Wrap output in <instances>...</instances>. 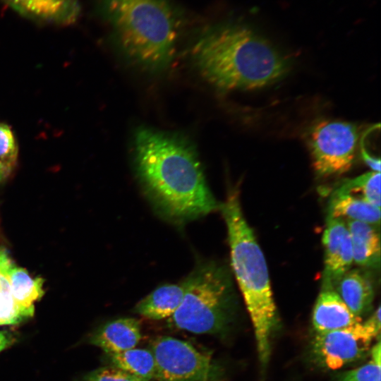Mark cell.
<instances>
[{
  "mask_svg": "<svg viewBox=\"0 0 381 381\" xmlns=\"http://www.w3.org/2000/svg\"><path fill=\"white\" fill-rule=\"evenodd\" d=\"M327 212V217H346L347 220L359 221L375 226H380V208L349 194L333 192Z\"/></svg>",
  "mask_w": 381,
  "mask_h": 381,
  "instance_id": "16",
  "label": "cell"
},
{
  "mask_svg": "<svg viewBox=\"0 0 381 381\" xmlns=\"http://www.w3.org/2000/svg\"><path fill=\"white\" fill-rule=\"evenodd\" d=\"M192 56L202 75L223 90H253L283 79L290 60L251 28L236 23L212 25L199 36Z\"/></svg>",
  "mask_w": 381,
  "mask_h": 381,
  "instance_id": "2",
  "label": "cell"
},
{
  "mask_svg": "<svg viewBox=\"0 0 381 381\" xmlns=\"http://www.w3.org/2000/svg\"><path fill=\"white\" fill-rule=\"evenodd\" d=\"M158 381H209L217 369L209 355L190 344L171 337H159L151 344Z\"/></svg>",
  "mask_w": 381,
  "mask_h": 381,
  "instance_id": "7",
  "label": "cell"
},
{
  "mask_svg": "<svg viewBox=\"0 0 381 381\" xmlns=\"http://www.w3.org/2000/svg\"><path fill=\"white\" fill-rule=\"evenodd\" d=\"M110 366L145 381L155 379V361L151 350L133 348L117 353H106Z\"/></svg>",
  "mask_w": 381,
  "mask_h": 381,
  "instance_id": "18",
  "label": "cell"
},
{
  "mask_svg": "<svg viewBox=\"0 0 381 381\" xmlns=\"http://www.w3.org/2000/svg\"><path fill=\"white\" fill-rule=\"evenodd\" d=\"M96 4L130 59L153 70L171 61L181 17L169 0H96Z\"/></svg>",
  "mask_w": 381,
  "mask_h": 381,
  "instance_id": "4",
  "label": "cell"
},
{
  "mask_svg": "<svg viewBox=\"0 0 381 381\" xmlns=\"http://www.w3.org/2000/svg\"><path fill=\"white\" fill-rule=\"evenodd\" d=\"M380 307L379 306L375 312L363 323L375 339L377 337H379L380 334Z\"/></svg>",
  "mask_w": 381,
  "mask_h": 381,
  "instance_id": "24",
  "label": "cell"
},
{
  "mask_svg": "<svg viewBox=\"0 0 381 381\" xmlns=\"http://www.w3.org/2000/svg\"><path fill=\"white\" fill-rule=\"evenodd\" d=\"M380 365L373 361L336 375L334 381H381Z\"/></svg>",
  "mask_w": 381,
  "mask_h": 381,
  "instance_id": "22",
  "label": "cell"
},
{
  "mask_svg": "<svg viewBox=\"0 0 381 381\" xmlns=\"http://www.w3.org/2000/svg\"><path fill=\"white\" fill-rule=\"evenodd\" d=\"M181 306L169 318L174 327L195 334H214L229 325L234 294L226 270L214 262L199 263L183 282Z\"/></svg>",
  "mask_w": 381,
  "mask_h": 381,
  "instance_id": "5",
  "label": "cell"
},
{
  "mask_svg": "<svg viewBox=\"0 0 381 381\" xmlns=\"http://www.w3.org/2000/svg\"><path fill=\"white\" fill-rule=\"evenodd\" d=\"M19 14L47 23L68 25L80 14L78 0H3Z\"/></svg>",
  "mask_w": 381,
  "mask_h": 381,
  "instance_id": "10",
  "label": "cell"
},
{
  "mask_svg": "<svg viewBox=\"0 0 381 381\" xmlns=\"http://www.w3.org/2000/svg\"><path fill=\"white\" fill-rule=\"evenodd\" d=\"M84 381H145L122 370L112 367H101L90 371L84 377Z\"/></svg>",
  "mask_w": 381,
  "mask_h": 381,
  "instance_id": "23",
  "label": "cell"
},
{
  "mask_svg": "<svg viewBox=\"0 0 381 381\" xmlns=\"http://www.w3.org/2000/svg\"><path fill=\"white\" fill-rule=\"evenodd\" d=\"M134 155L145 193L167 219L184 222L219 208L195 152L183 140L142 128L135 135Z\"/></svg>",
  "mask_w": 381,
  "mask_h": 381,
  "instance_id": "1",
  "label": "cell"
},
{
  "mask_svg": "<svg viewBox=\"0 0 381 381\" xmlns=\"http://www.w3.org/2000/svg\"><path fill=\"white\" fill-rule=\"evenodd\" d=\"M9 282L16 302L21 307L34 308L33 303L43 294V279L32 278L26 270L12 264L9 270Z\"/></svg>",
  "mask_w": 381,
  "mask_h": 381,
  "instance_id": "19",
  "label": "cell"
},
{
  "mask_svg": "<svg viewBox=\"0 0 381 381\" xmlns=\"http://www.w3.org/2000/svg\"><path fill=\"white\" fill-rule=\"evenodd\" d=\"M363 134L360 126L350 122L332 119L315 122L306 140L315 174L327 178L348 171Z\"/></svg>",
  "mask_w": 381,
  "mask_h": 381,
  "instance_id": "6",
  "label": "cell"
},
{
  "mask_svg": "<svg viewBox=\"0 0 381 381\" xmlns=\"http://www.w3.org/2000/svg\"><path fill=\"white\" fill-rule=\"evenodd\" d=\"M361 146V154L363 161L371 168L373 171L380 172V158L374 157L367 152L366 149L361 143H360Z\"/></svg>",
  "mask_w": 381,
  "mask_h": 381,
  "instance_id": "25",
  "label": "cell"
},
{
  "mask_svg": "<svg viewBox=\"0 0 381 381\" xmlns=\"http://www.w3.org/2000/svg\"><path fill=\"white\" fill-rule=\"evenodd\" d=\"M142 338L140 322L121 318L108 322L90 337V342L106 353H117L135 348Z\"/></svg>",
  "mask_w": 381,
  "mask_h": 381,
  "instance_id": "12",
  "label": "cell"
},
{
  "mask_svg": "<svg viewBox=\"0 0 381 381\" xmlns=\"http://www.w3.org/2000/svg\"><path fill=\"white\" fill-rule=\"evenodd\" d=\"M371 361L376 364H381V345L380 340L378 339L377 342L370 350Z\"/></svg>",
  "mask_w": 381,
  "mask_h": 381,
  "instance_id": "26",
  "label": "cell"
},
{
  "mask_svg": "<svg viewBox=\"0 0 381 381\" xmlns=\"http://www.w3.org/2000/svg\"><path fill=\"white\" fill-rule=\"evenodd\" d=\"M324 272L322 289H334L353 262L350 234L346 222L327 217L322 235Z\"/></svg>",
  "mask_w": 381,
  "mask_h": 381,
  "instance_id": "9",
  "label": "cell"
},
{
  "mask_svg": "<svg viewBox=\"0 0 381 381\" xmlns=\"http://www.w3.org/2000/svg\"><path fill=\"white\" fill-rule=\"evenodd\" d=\"M209 381H221V380H217V378H216V379L210 380Z\"/></svg>",
  "mask_w": 381,
  "mask_h": 381,
  "instance_id": "28",
  "label": "cell"
},
{
  "mask_svg": "<svg viewBox=\"0 0 381 381\" xmlns=\"http://www.w3.org/2000/svg\"><path fill=\"white\" fill-rule=\"evenodd\" d=\"M334 291L350 310L357 317L368 313L372 308L374 289L368 277L358 270H349L337 282Z\"/></svg>",
  "mask_w": 381,
  "mask_h": 381,
  "instance_id": "13",
  "label": "cell"
},
{
  "mask_svg": "<svg viewBox=\"0 0 381 381\" xmlns=\"http://www.w3.org/2000/svg\"><path fill=\"white\" fill-rule=\"evenodd\" d=\"M374 339L363 324L358 322L342 329L315 334L312 341V353L320 366L338 370L364 358L370 351Z\"/></svg>",
  "mask_w": 381,
  "mask_h": 381,
  "instance_id": "8",
  "label": "cell"
},
{
  "mask_svg": "<svg viewBox=\"0 0 381 381\" xmlns=\"http://www.w3.org/2000/svg\"><path fill=\"white\" fill-rule=\"evenodd\" d=\"M18 147L11 128L0 123V182L5 180L16 166Z\"/></svg>",
  "mask_w": 381,
  "mask_h": 381,
  "instance_id": "21",
  "label": "cell"
},
{
  "mask_svg": "<svg viewBox=\"0 0 381 381\" xmlns=\"http://www.w3.org/2000/svg\"><path fill=\"white\" fill-rule=\"evenodd\" d=\"M361 322L334 289H322L314 306L312 325L316 334Z\"/></svg>",
  "mask_w": 381,
  "mask_h": 381,
  "instance_id": "11",
  "label": "cell"
},
{
  "mask_svg": "<svg viewBox=\"0 0 381 381\" xmlns=\"http://www.w3.org/2000/svg\"><path fill=\"white\" fill-rule=\"evenodd\" d=\"M13 261L4 248H0V325L21 322L32 317L34 308H25L15 301L9 282Z\"/></svg>",
  "mask_w": 381,
  "mask_h": 381,
  "instance_id": "17",
  "label": "cell"
},
{
  "mask_svg": "<svg viewBox=\"0 0 381 381\" xmlns=\"http://www.w3.org/2000/svg\"><path fill=\"white\" fill-rule=\"evenodd\" d=\"M219 208L226 225L231 264L253 324L259 361L264 367L270 359L271 339L278 322L267 262L243 214L238 193H230Z\"/></svg>",
  "mask_w": 381,
  "mask_h": 381,
  "instance_id": "3",
  "label": "cell"
},
{
  "mask_svg": "<svg viewBox=\"0 0 381 381\" xmlns=\"http://www.w3.org/2000/svg\"><path fill=\"white\" fill-rule=\"evenodd\" d=\"M183 294V282L160 286L140 300L133 311L152 320L170 318L181 306Z\"/></svg>",
  "mask_w": 381,
  "mask_h": 381,
  "instance_id": "15",
  "label": "cell"
},
{
  "mask_svg": "<svg viewBox=\"0 0 381 381\" xmlns=\"http://www.w3.org/2000/svg\"><path fill=\"white\" fill-rule=\"evenodd\" d=\"M353 261L363 267H379L380 262V226L348 219Z\"/></svg>",
  "mask_w": 381,
  "mask_h": 381,
  "instance_id": "14",
  "label": "cell"
},
{
  "mask_svg": "<svg viewBox=\"0 0 381 381\" xmlns=\"http://www.w3.org/2000/svg\"><path fill=\"white\" fill-rule=\"evenodd\" d=\"M12 340L11 337L4 332H0V351L11 344Z\"/></svg>",
  "mask_w": 381,
  "mask_h": 381,
  "instance_id": "27",
  "label": "cell"
},
{
  "mask_svg": "<svg viewBox=\"0 0 381 381\" xmlns=\"http://www.w3.org/2000/svg\"><path fill=\"white\" fill-rule=\"evenodd\" d=\"M334 192L354 195L380 208V172L372 171L346 180Z\"/></svg>",
  "mask_w": 381,
  "mask_h": 381,
  "instance_id": "20",
  "label": "cell"
}]
</instances>
